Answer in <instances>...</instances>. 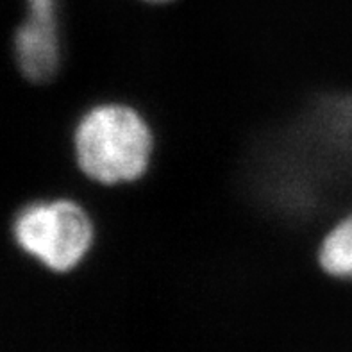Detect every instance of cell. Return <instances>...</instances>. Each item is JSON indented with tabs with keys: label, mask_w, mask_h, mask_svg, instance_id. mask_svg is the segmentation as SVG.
I'll return each mask as SVG.
<instances>
[{
	"label": "cell",
	"mask_w": 352,
	"mask_h": 352,
	"mask_svg": "<svg viewBox=\"0 0 352 352\" xmlns=\"http://www.w3.org/2000/svg\"><path fill=\"white\" fill-rule=\"evenodd\" d=\"M143 2H147V4H168L172 0H143Z\"/></svg>",
	"instance_id": "8992f818"
},
{
	"label": "cell",
	"mask_w": 352,
	"mask_h": 352,
	"mask_svg": "<svg viewBox=\"0 0 352 352\" xmlns=\"http://www.w3.org/2000/svg\"><path fill=\"white\" fill-rule=\"evenodd\" d=\"M27 14H40V16H59L58 0H25Z\"/></svg>",
	"instance_id": "5b68a950"
},
{
	"label": "cell",
	"mask_w": 352,
	"mask_h": 352,
	"mask_svg": "<svg viewBox=\"0 0 352 352\" xmlns=\"http://www.w3.org/2000/svg\"><path fill=\"white\" fill-rule=\"evenodd\" d=\"M72 152L89 183L104 188L129 186L151 172L156 134L151 120L134 104L100 100L77 118Z\"/></svg>",
	"instance_id": "6da1fadb"
},
{
	"label": "cell",
	"mask_w": 352,
	"mask_h": 352,
	"mask_svg": "<svg viewBox=\"0 0 352 352\" xmlns=\"http://www.w3.org/2000/svg\"><path fill=\"white\" fill-rule=\"evenodd\" d=\"M13 56L18 70L34 85L56 77L63 61V32L59 16L27 14L16 27Z\"/></svg>",
	"instance_id": "3957f363"
},
{
	"label": "cell",
	"mask_w": 352,
	"mask_h": 352,
	"mask_svg": "<svg viewBox=\"0 0 352 352\" xmlns=\"http://www.w3.org/2000/svg\"><path fill=\"white\" fill-rule=\"evenodd\" d=\"M11 236L36 263L50 272L67 274L91 254L97 226L91 213L74 199H38L14 214Z\"/></svg>",
	"instance_id": "7a4b0ae2"
},
{
	"label": "cell",
	"mask_w": 352,
	"mask_h": 352,
	"mask_svg": "<svg viewBox=\"0 0 352 352\" xmlns=\"http://www.w3.org/2000/svg\"><path fill=\"white\" fill-rule=\"evenodd\" d=\"M317 261L329 277L352 281V211L336 220L322 236Z\"/></svg>",
	"instance_id": "277c9868"
}]
</instances>
